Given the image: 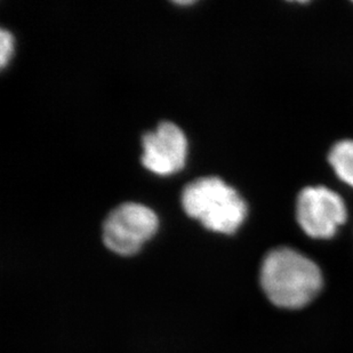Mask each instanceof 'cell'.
Listing matches in <instances>:
<instances>
[{"label": "cell", "instance_id": "cell-1", "mask_svg": "<svg viewBox=\"0 0 353 353\" xmlns=\"http://www.w3.org/2000/svg\"><path fill=\"white\" fill-rule=\"evenodd\" d=\"M260 283L271 303L297 310L319 295L323 278L320 268L304 254L290 247H278L264 257Z\"/></svg>", "mask_w": 353, "mask_h": 353}, {"label": "cell", "instance_id": "cell-2", "mask_svg": "<svg viewBox=\"0 0 353 353\" xmlns=\"http://www.w3.org/2000/svg\"><path fill=\"white\" fill-rule=\"evenodd\" d=\"M181 201L189 216L220 234H234L247 216L243 196L220 177H199L189 182L182 191Z\"/></svg>", "mask_w": 353, "mask_h": 353}, {"label": "cell", "instance_id": "cell-3", "mask_svg": "<svg viewBox=\"0 0 353 353\" xmlns=\"http://www.w3.org/2000/svg\"><path fill=\"white\" fill-rule=\"evenodd\" d=\"M158 217L142 203H120L108 214L103 222V241L119 255H133L156 234Z\"/></svg>", "mask_w": 353, "mask_h": 353}, {"label": "cell", "instance_id": "cell-4", "mask_svg": "<svg viewBox=\"0 0 353 353\" xmlns=\"http://www.w3.org/2000/svg\"><path fill=\"white\" fill-rule=\"evenodd\" d=\"M347 206L335 191L326 187H307L296 200L297 222L316 239H330L347 221Z\"/></svg>", "mask_w": 353, "mask_h": 353}, {"label": "cell", "instance_id": "cell-5", "mask_svg": "<svg viewBox=\"0 0 353 353\" xmlns=\"http://www.w3.org/2000/svg\"><path fill=\"white\" fill-rule=\"evenodd\" d=\"M142 148V163L152 173H175L185 163L187 137L180 127L170 121H161L156 130L144 134Z\"/></svg>", "mask_w": 353, "mask_h": 353}, {"label": "cell", "instance_id": "cell-6", "mask_svg": "<svg viewBox=\"0 0 353 353\" xmlns=\"http://www.w3.org/2000/svg\"><path fill=\"white\" fill-rule=\"evenodd\" d=\"M328 160L337 176L353 188V140L337 142L332 148Z\"/></svg>", "mask_w": 353, "mask_h": 353}, {"label": "cell", "instance_id": "cell-7", "mask_svg": "<svg viewBox=\"0 0 353 353\" xmlns=\"http://www.w3.org/2000/svg\"><path fill=\"white\" fill-rule=\"evenodd\" d=\"M14 40L10 31L5 28L0 29V65L5 67L13 53Z\"/></svg>", "mask_w": 353, "mask_h": 353}]
</instances>
